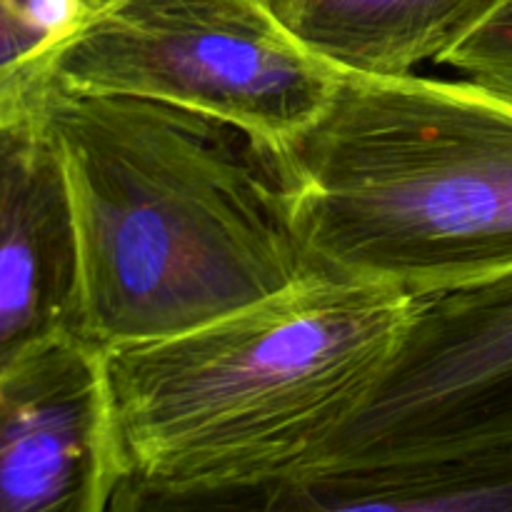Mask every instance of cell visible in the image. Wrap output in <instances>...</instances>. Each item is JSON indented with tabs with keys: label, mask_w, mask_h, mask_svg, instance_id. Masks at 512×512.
<instances>
[{
	"label": "cell",
	"mask_w": 512,
	"mask_h": 512,
	"mask_svg": "<svg viewBox=\"0 0 512 512\" xmlns=\"http://www.w3.org/2000/svg\"><path fill=\"white\" fill-rule=\"evenodd\" d=\"M128 473L98 350L63 340L0 375V512H110Z\"/></svg>",
	"instance_id": "obj_6"
},
{
	"label": "cell",
	"mask_w": 512,
	"mask_h": 512,
	"mask_svg": "<svg viewBox=\"0 0 512 512\" xmlns=\"http://www.w3.org/2000/svg\"><path fill=\"white\" fill-rule=\"evenodd\" d=\"M443 65L512 100V0H500Z\"/></svg>",
	"instance_id": "obj_11"
},
{
	"label": "cell",
	"mask_w": 512,
	"mask_h": 512,
	"mask_svg": "<svg viewBox=\"0 0 512 512\" xmlns=\"http://www.w3.org/2000/svg\"><path fill=\"white\" fill-rule=\"evenodd\" d=\"M80 248L55 140L38 108L0 125V375L80 340Z\"/></svg>",
	"instance_id": "obj_7"
},
{
	"label": "cell",
	"mask_w": 512,
	"mask_h": 512,
	"mask_svg": "<svg viewBox=\"0 0 512 512\" xmlns=\"http://www.w3.org/2000/svg\"><path fill=\"white\" fill-rule=\"evenodd\" d=\"M110 512H512V450L210 485L150 483L128 473Z\"/></svg>",
	"instance_id": "obj_8"
},
{
	"label": "cell",
	"mask_w": 512,
	"mask_h": 512,
	"mask_svg": "<svg viewBox=\"0 0 512 512\" xmlns=\"http://www.w3.org/2000/svg\"><path fill=\"white\" fill-rule=\"evenodd\" d=\"M78 3H80V8L85 10V13H93V10L103 8V5L108 3V0H78Z\"/></svg>",
	"instance_id": "obj_12"
},
{
	"label": "cell",
	"mask_w": 512,
	"mask_h": 512,
	"mask_svg": "<svg viewBox=\"0 0 512 512\" xmlns=\"http://www.w3.org/2000/svg\"><path fill=\"white\" fill-rule=\"evenodd\" d=\"M335 78L265 0H108L58 45L48 85L163 100L280 143L320 113Z\"/></svg>",
	"instance_id": "obj_4"
},
{
	"label": "cell",
	"mask_w": 512,
	"mask_h": 512,
	"mask_svg": "<svg viewBox=\"0 0 512 512\" xmlns=\"http://www.w3.org/2000/svg\"><path fill=\"white\" fill-rule=\"evenodd\" d=\"M85 15L78 0H0V125L38 108L55 50Z\"/></svg>",
	"instance_id": "obj_10"
},
{
	"label": "cell",
	"mask_w": 512,
	"mask_h": 512,
	"mask_svg": "<svg viewBox=\"0 0 512 512\" xmlns=\"http://www.w3.org/2000/svg\"><path fill=\"white\" fill-rule=\"evenodd\" d=\"M410 300L308 278L188 333L103 353L130 475L210 485L308 470L378 383Z\"/></svg>",
	"instance_id": "obj_3"
},
{
	"label": "cell",
	"mask_w": 512,
	"mask_h": 512,
	"mask_svg": "<svg viewBox=\"0 0 512 512\" xmlns=\"http://www.w3.org/2000/svg\"><path fill=\"white\" fill-rule=\"evenodd\" d=\"M503 450H512V270L410 300L378 383L303 473Z\"/></svg>",
	"instance_id": "obj_5"
},
{
	"label": "cell",
	"mask_w": 512,
	"mask_h": 512,
	"mask_svg": "<svg viewBox=\"0 0 512 512\" xmlns=\"http://www.w3.org/2000/svg\"><path fill=\"white\" fill-rule=\"evenodd\" d=\"M500 0H265L273 18L338 75L405 78L443 63Z\"/></svg>",
	"instance_id": "obj_9"
},
{
	"label": "cell",
	"mask_w": 512,
	"mask_h": 512,
	"mask_svg": "<svg viewBox=\"0 0 512 512\" xmlns=\"http://www.w3.org/2000/svg\"><path fill=\"white\" fill-rule=\"evenodd\" d=\"M315 278L445 293L512 270V100L470 80L338 75L278 143Z\"/></svg>",
	"instance_id": "obj_2"
},
{
	"label": "cell",
	"mask_w": 512,
	"mask_h": 512,
	"mask_svg": "<svg viewBox=\"0 0 512 512\" xmlns=\"http://www.w3.org/2000/svg\"><path fill=\"white\" fill-rule=\"evenodd\" d=\"M100 355L173 338L315 278L278 143L215 115L45 83Z\"/></svg>",
	"instance_id": "obj_1"
}]
</instances>
